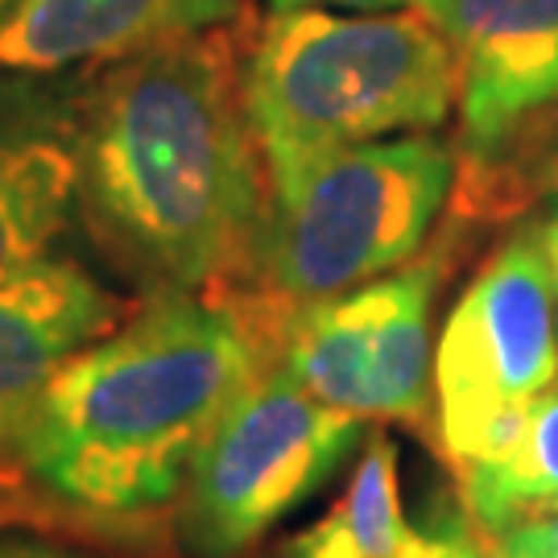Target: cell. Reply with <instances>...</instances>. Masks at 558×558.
<instances>
[{"label": "cell", "mask_w": 558, "mask_h": 558, "mask_svg": "<svg viewBox=\"0 0 558 558\" xmlns=\"http://www.w3.org/2000/svg\"><path fill=\"white\" fill-rule=\"evenodd\" d=\"M13 4H17V0H0V21H4V13H9Z\"/></svg>", "instance_id": "ac0fdd59"}, {"label": "cell", "mask_w": 558, "mask_h": 558, "mask_svg": "<svg viewBox=\"0 0 558 558\" xmlns=\"http://www.w3.org/2000/svg\"><path fill=\"white\" fill-rule=\"evenodd\" d=\"M422 9L456 50L459 145L480 179L558 137V0H426Z\"/></svg>", "instance_id": "ba28073f"}, {"label": "cell", "mask_w": 558, "mask_h": 558, "mask_svg": "<svg viewBox=\"0 0 558 558\" xmlns=\"http://www.w3.org/2000/svg\"><path fill=\"white\" fill-rule=\"evenodd\" d=\"M286 558H488V550L463 525L422 534L401 505L398 447L389 435H373L343 497L290 542Z\"/></svg>", "instance_id": "7c38bea8"}, {"label": "cell", "mask_w": 558, "mask_h": 558, "mask_svg": "<svg viewBox=\"0 0 558 558\" xmlns=\"http://www.w3.org/2000/svg\"><path fill=\"white\" fill-rule=\"evenodd\" d=\"M488 558H558V513L521 521L513 530L484 542Z\"/></svg>", "instance_id": "5bb4252c"}, {"label": "cell", "mask_w": 558, "mask_h": 558, "mask_svg": "<svg viewBox=\"0 0 558 558\" xmlns=\"http://www.w3.org/2000/svg\"><path fill=\"white\" fill-rule=\"evenodd\" d=\"M220 29L108 62L83 83L80 223L145 299L253 265L269 186Z\"/></svg>", "instance_id": "6da1fadb"}, {"label": "cell", "mask_w": 558, "mask_h": 558, "mask_svg": "<svg viewBox=\"0 0 558 558\" xmlns=\"http://www.w3.org/2000/svg\"><path fill=\"white\" fill-rule=\"evenodd\" d=\"M265 182L299 179L339 149L435 133L459 96L456 50L426 9H281L240 62Z\"/></svg>", "instance_id": "3957f363"}, {"label": "cell", "mask_w": 558, "mask_h": 558, "mask_svg": "<svg viewBox=\"0 0 558 558\" xmlns=\"http://www.w3.org/2000/svg\"><path fill=\"white\" fill-rule=\"evenodd\" d=\"M80 120L83 83L0 66V274L80 223Z\"/></svg>", "instance_id": "9c48e42d"}, {"label": "cell", "mask_w": 558, "mask_h": 558, "mask_svg": "<svg viewBox=\"0 0 558 558\" xmlns=\"http://www.w3.org/2000/svg\"><path fill=\"white\" fill-rule=\"evenodd\" d=\"M542 244H546V260H550V290H555V323H558V191L555 203L546 207V216H538Z\"/></svg>", "instance_id": "2e32d148"}, {"label": "cell", "mask_w": 558, "mask_h": 558, "mask_svg": "<svg viewBox=\"0 0 558 558\" xmlns=\"http://www.w3.org/2000/svg\"><path fill=\"white\" fill-rule=\"evenodd\" d=\"M240 0H17L0 21V66L71 75L236 21Z\"/></svg>", "instance_id": "8fae6325"}, {"label": "cell", "mask_w": 558, "mask_h": 558, "mask_svg": "<svg viewBox=\"0 0 558 558\" xmlns=\"http://www.w3.org/2000/svg\"><path fill=\"white\" fill-rule=\"evenodd\" d=\"M442 257H414L331 299L286 306L278 368L343 414L422 426L435 401L430 311Z\"/></svg>", "instance_id": "52a82bcc"}, {"label": "cell", "mask_w": 558, "mask_h": 558, "mask_svg": "<svg viewBox=\"0 0 558 558\" xmlns=\"http://www.w3.org/2000/svg\"><path fill=\"white\" fill-rule=\"evenodd\" d=\"M558 380V323L538 220L500 240L435 343V430L451 468L500 456Z\"/></svg>", "instance_id": "5b68a950"}, {"label": "cell", "mask_w": 558, "mask_h": 558, "mask_svg": "<svg viewBox=\"0 0 558 558\" xmlns=\"http://www.w3.org/2000/svg\"><path fill=\"white\" fill-rule=\"evenodd\" d=\"M459 488L480 542L558 513V380L530 405L518 439L500 456L459 468Z\"/></svg>", "instance_id": "4fadbf2b"}, {"label": "cell", "mask_w": 558, "mask_h": 558, "mask_svg": "<svg viewBox=\"0 0 558 558\" xmlns=\"http://www.w3.org/2000/svg\"><path fill=\"white\" fill-rule=\"evenodd\" d=\"M426 0H269V9H339V13H389V9H422Z\"/></svg>", "instance_id": "9a60e30c"}, {"label": "cell", "mask_w": 558, "mask_h": 558, "mask_svg": "<svg viewBox=\"0 0 558 558\" xmlns=\"http://www.w3.org/2000/svg\"><path fill=\"white\" fill-rule=\"evenodd\" d=\"M451 186L456 149L435 133L339 149L269 186L248 269L286 306L356 290L418 257Z\"/></svg>", "instance_id": "277c9868"}, {"label": "cell", "mask_w": 558, "mask_h": 558, "mask_svg": "<svg viewBox=\"0 0 558 558\" xmlns=\"http://www.w3.org/2000/svg\"><path fill=\"white\" fill-rule=\"evenodd\" d=\"M124 311L71 257H41L0 274V480L17 476V451L46 385Z\"/></svg>", "instance_id": "30bf717a"}, {"label": "cell", "mask_w": 558, "mask_h": 558, "mask_svg": "<svg viewBox=\"0 0 558 558\" xmlns=\"http://www.w3.org/2000/svg\"><path fill=\"white\" fill-rule=\"evenodd\" d=\"M0 558H87L75 550H62L50 542H0Z\"/></svg>", "instance_id": "e0dca14e"}, {"label": "cell", "mask_w": 558, "mask_h": 558, "mask_svg": "<svg viewBox=\"0 0 558 558\" xmlns=\"http://www.w3.org/2000/svg\"><path fill=\"white\" fill-rule=\"evenodd\" d=\"M364 418L306 393L286 368L220 418L182 484L179 534L191 558H244L319 493L360 442Z\"/></svg>", "instance_id": "8992f818"}, {"label": "cell", "mask_w": 558, "mask_h": 558, "mask_svg": "<svg viewBox=\"0 0 558 558\" xmlns=\"http://www.w3.org/2000/svg\"><path fill=\"white\" fill-rule=\"evenodd\" d=\"M281 315V302L248 315L207 294L145 299L46 385L17 476L100 518L174 500L223 414L278 364Z\"/></svg>", "instance_id": "7a4b0ae2"}]
</instances>
